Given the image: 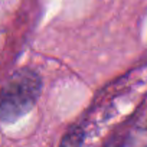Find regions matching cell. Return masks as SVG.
Listing matches in <instances>:
<instances>
[{
  "label": "cell",
  "instance_id": "6da1fadb",
  "mask_svg": "<svg viewBox=\"0 0 147 147\" xmlns=\"http://www.w3.org/2000/svg\"><path fill=\"white\" fill-rule=\"evenodd\" d=\"M40 87V78L35 71L23 68L15 72L2 92V120L10 123L26 114L36 104Z\"/></svg>",
  "mask_w": 147,
  "mask_h": 147
},
{
  "label": "cell",
  "instance_id": "7a4b0ae2",
  "mask_svg": "<svg viewBox=\"0 0 147 147\" xmlns=\"http://www.w3.org/2000/svg\"><path fill=\"white\" fill-rule=\"evenodd\" d=\"M84 140V130L78 125L72 127L66 131V134L62 137L59 147H81Z\"/></svg>",
  "mask_w": 147,
  "mask_h": 147
}]
</instances>
